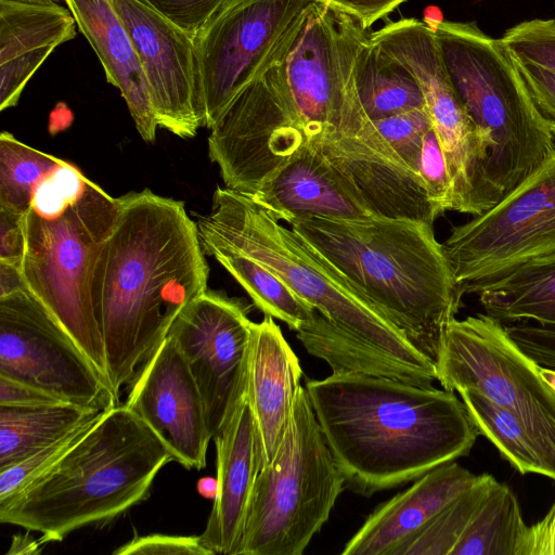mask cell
I'll list each match as a JSON object with an SVG mask.
<instances>
[{
  "mask_svg": "<svg viewBox=\"0 0 555 555\" xmlns=\"http://www.w3.org/2000/svg\"><path fill=\"white\" fill-rule=\"evenodd\" d=\"M351 16L317 5L210 128L208 154L225 188L255 194L360 99L356 62L370 36Z\"/></svg>",
  "mask_w": 555,
  "mask_h": 555,
  "instance_id": "obj_1",
  "label": "cell"
},
{
  "mask_svg": "<svg viewBox=\"0 0 555 555\" xmlns=\"http://www.w3.org/2000/svg\"><path fill=\"white\" fill-rule=\"evenodd\" d=\"M91 296L118 402L178 314L207 291L209 268L184 204L145 189L119 197Z\"/></svg>",
  "mask_w": 555,
  "mask_h": 555,
  "instance_id": "obj_2",
  "label": "cell"
},
{
  "mask_svg": "<svg viewBox=\"0 0 555 555\" xmlns=\"http://www.w3.org/2000/svg\"><path fill=\"white\" fill-rule=\"evenodd\" d=\"M305 388L345 485L365 496L466 456L480 435L454 391L361 373Z\"/></svg>",
  "mask_w": 555,
  "mask_h": 555,
  "instance_id": "obj_3",
  "label": "cell"
},
{
  "mask_svg": "<svg viewBox=\"0 0 555 555\" xmlns=\"http://www.w3.org/2000/svg\"><path fill=\"white\" fill-rule=\"evenodd\" d=\"M287 223L436 364L464 294L433 224L379 217Z\"/></svg>",
  "mask_w": 555,
  "mask_h": 555,
  "instance_id": "obj_4",
  "label": "cell"
},
{
  "mask_svg": "<svg viewBox=\"0 0 555 555\" xmlns=\"http://www.w3.org/2000/svg\"><path fill=\"white\" fill-rule=\"evenodd\" d=\"M170 461V450L152 428L117 404L59 461L0 501V521L39 532L40 543L63 541L144 501Z\"/></svg>",
  "mask_w": 555,
  "mask_h": 555,
  "instance_id": "obj_5",
  "label": "cell"
},
{
  "mask_svg": "<svg viewBox=\"0 0 555 555\" xmlns=\"http://www.w3.org/2000/svg\"><path fill=\"white\" fill-rule=\"evenodd\" d=\"M119 209V197L107 194L63 159L38 184L24 217L22 275L26 287L106 379L105 349L92 302L91 279Z\"/></svg>",
  "mask_w": 555,
  "mask_h": 555,
  "instance_id": "obj_6",
  "label": "cell"
},
{
  "mask_svg": "<svg viewBox=\"0 0 555 555\" xmlns=\"http://www.w3.org/2000/svg\"><path fill=\"white\" fill-rule=\"evenodd\" d=\"M196 224L205 253L225 248L254 259L341 330L436 379L433 361L292 228L281 224L249 194L217 188L210 214Z\"/></svg>",
  "mask_w": 555,
  "mask_h": 555,
  "instance_id": "obj_7",
  "label": "cell"
},
{
  "mask_svg": "<svg viewBox=\"0 0 555 555\" xmlns=\"http://www.w3.org/2000/svg\"><path fill=\"white\" fill-rule=\"evenodd\" d=\"M426 22L459 96L488 141L485 173L494 205L548 158L555 138L501 38L474 22Z\"/></svg>",
  "mask_w": 555,
  "mask_h": 555,
  "instance_id": "obj_8",
  "label": "cell"
},
{
  "mask_svg": "<svg viewBox=\"0 0 555 555\" xmlns=\"http://www.w3.org/2000/svg\"><path fill=\"white\" fill-rule=\"evenodd\" d=\"M344 486L300 386L281 444L257 475L237 555H301Z\"/></svg>",
  "mask_w": 555,
  "mask_h": 555,
  "instance_id": "obj_9",
  "label": "cell"
},
{
  "mask_svg": "<svg viewBox=\"0 0 555 555\" xmlns=\"http://www.w3.org/2000/svg\"><path fill=\"white\" fill-rule=\"evenodd\" d=\"M435 366L443 389L477 392L513 414L537 443L555 481V390L502 322L486 313L454 319Z\"/></svg>",
  "mask_w": 555,
  "mask_h": 555,
  "instance_id": "obj_10",
  "label": "cell"
},
{
  "mask_svg": "<svg viewBox=\"0 0 555 555\" xmlns=\"http://www.w3.org/2000/svg\"><path fill=\"white\" fill-rule=\"evenodd\" d=\"M455 282L499 276L555 253V151L496 204L456 225L442 243Z\"/></svg>",
  "mask_w": 555,
  "mask_h": 555,
  "instance_id": "obj_11",
  "label": "cell"
},
{
  "mask_svg": "<svg viewBox=\"0 0 555 555\" xmlns=\"http://www.w3.org/2000/svg\"><path fill=\"white\" fill-rule=\"evenodd\" d=\"M320 0H228L194 37L204 105L211 128L230 103Z\"/></svg>",
  "mask_w": 555,
  "mask_h": 555,
  "instance_id": "obj_12",
  "label": "cell"
},
{
  "mask_svg": "<svg viewBox=\"0 0 555 555\" xmlns=\"http://www.w3.org/2000/svg\"><path fill=\"white\" fill-rule=\"evenodd\" d=\"M0 375L83 408L119 404L105 376L27 287L0 298Z\"/></svg>",
  "mask_w": 555,
  "mask_h": 555,
  "instance_id": "obj_13",
  "label": "cell"
},
{
  "mask_svg": "<svg viewBox=\"0 0 555 555\" xmlns=\"http://www.w3.org/2000/svg\"><path fill=\"white\" fill-rule=\"evenodd\" d=\"M251 322L241 300L207 289L168 331L198 386L212 439L245 393Z\"/></svg>",
  "mask_w": 555,
  "mask_h": 555,
  "instance_id": "obj_14",
  "label": "cell"
},
{
  "mask_svg": "<svg viewBox=\"0 0 555 555\" xmlns=\"http://www.w3.org/2000/svg\"><path fill=\"white\" fill-rule=\"evenodd\" d=\"M310 144L374 217L434 223L421 177L392 150L360 101Z\"/></svg>",
  "mask_w": 555,
  "mask_h": 555,
  "instance_id": "obj_15",
  "label": "cell"
},
{
  "mask_svg": "<svg viewBox=\"0 0 555 555\" xmlns=\"http://www.w3.org/2000/svg\"><path fill=\"white\" fill-rule=\"evenodd\" d=\"M140 62L158 127L192 138L204 126L194 37L144 0H111Z\"/></svg>",
  "mask_w": 555,
  "mask_h": 555,
  "instance_id": "obj_16",
  "label": "cell"
},
{
  "mask_svg": "<svg viewBox=\"0 0 555 555\" xmlns=\"http://www.w3.org/2000/svg\"><path fill=\"white\" fill-rule=\"evenodd\" d=\"M125 404L163 440L173 461L186 469L206 466L212 438L204 401L182 352L168 335L139 370Z\"/></svg>",
  "mask_w": 555,
  "mask_h": 555,
  "instance_id": "obj_17",
  "label": "cell"
},
{
  "mask_svg": "<svg viewBox=\"0 0 555 555\" xmlns=\"http://www.w3.org/2000/svg\"><path fill=\"white\" fill-rule=\"evenodd\" d=\"M301 376L299 359L273 318L251 322L245 397L254 416L260 468L271 462L281 444Z\"/></svg>",
  "mask_w": 555,
  "mask_h": 555,
  "instance_id": "obj_18",
  "label": "cell"
},
{
  "mask_svg": "<svg viewBox=\"0 0 555 555\" xmlns=\"http://www.w3.org/2000/svg\"><path fill=\"white\" fill-rule=\"evenodd\" d=\"M214 440L217 490L199 539L211 555H237L253 488L260 469L255 422L245 393Z\"/></svg>",
  "mask_w": 555,
  "mask_h": 555,
  "instance_id": "obj_19",
  "label": "cell"
},
{
  "mask_svg": "<svg viewBox=\"0 0 555 555\" xmlns=\"http://www.w3.org/2000/svg\"><path fill=\"white\" fill-rule=\"evenodd\" d=\"M456 461L442 464L366 517L341 555H400L401 550L477 479Z\"/></svg>",
  "mask_w": 555,
  "mask_h": 555,
  "instance_id": "obj_20",
  "label": "cell"
},
{
  "mask_svg": "<svg viewBox=\"0 0 555 555\" xmlns=\"http://www.w3.org/2000/svg\"><path fill=\"white\" fill-rule=\"evenodd\" d=\"M250 196L279 221L301 218L352 221L374 217L310 143Z\"/></svg>",
  "mask_w": 555,
  "mask_h": 555,
  "instance_id": "obj_21",
  "label": "cell"
},
{
  "mask_svg": "<svg viewBox=\"0 0 555 555\" xmlns=\"http://www.w3.org/2000/svg\"><path fill=\"white\" fill-rule=\"evenodd\" d=\"M77 23L59 3L0 0V111L13 107L40 65L76 37Z\"/></svg>",
  "mask_w": 555,
  "mask_h": 555,
  "instance_id": "obj_22",
  "label": "cell"
},
{
  "mask_svg": "<svg viewBox=\"0 0 555 555\" xmlns=\"http://www.w3.org/2000/svg\"><path fill=\"white\" fill-rule=\"evenodd\" d=\"M78 29L98 55L107 81L124 98L142 139L153 142L158 122L127 30L111 0H64Z\"/></svg>",
  "mask_w": 555,
  "mask_h": 555,
  "instance_id": "obj_23",
  "label": "cell"
},
{
  "mask_svg": "<svg viewBox=\"0 0 555 555\" xmlns=\"http://www.w3.org/2000/svg\"><path fill=\"white\" fill-rule=\"evenodd\" d=\"M466 293L477 294L485 313L502 323L535 321L555 326V253L467 285Z\"/></svg>",
  "mask_w": 555,
  "mask_h": 555,
  "instance_id": "obj_24",
  "label": "cell"
},
{
  "mask_svg": "<svg viewBox=\"0 0 555 555\" xmlns=\"http://www.w3.org/2000/svg\"><path fill=\"white\" fill-rule=\"evenodd\" d=\"M311 356L325 361L332 373H361L431 387L435 378L341 330L323 314L314 315L296 331Z\"/></svg>",
  "mask_w": 555,
  "mask_h": 555,
  "instance_id": "obj_25",
  "label": "cell"
},
{
  "mask_svg": "<svg viewBox=\"0 0 555 555\" xmlns=\"http://www.w3.org/2000/svg\"><path fill=\"white\" fill-rule=\"evenodd\" d=\"M102 411L67 402L0 405V470L61 439Z\"/></svg>",
  "mask_w": 555,
  "mask_h": 555,
  "instance_id": "obj_26",
  "label": "cell"
},
{
  "mask_svg": "<svg viewBox=\"0 0 555 555\" xmlns=\"http://www.w3.org/2000/svg\"><path fill=\"white\" fill-rule=\"evenodd\" d=\"M356 88L360 102L373 120L426 107L413 74L370 36L360 47L356 62Z\"/></svg>",
  "mask_w": 555,
  "mask_h": 555,
  "instance_id": "obj_27",
  "label": "cell"
},
{
  "mask_svg": "<svg viewBox=\"0 0 555 555\" xmlns=\"http://www.w3.org/2000/svg\"><path fill=\"white\" fill-rule=\"evenodd\" d=\"M206 254L212 256L237 281L264 315L283 321L295 332L314 315L317 310L312 305L254 259L225 248H211Z\"/></svg>",
  "mask_w": 555,
  "mask_h": 555,
  "instance_id": "obj_28",
  "label": "cell"
},
{
  "mask_svg": "<svg viewBox=\"0 0 555 555\" xmlns=\"http://www.w3.org/2000/svg\"><path fill=\"white\" fill-rule=\"evenodd\" d=\"M526 527L516 494L498 481L451 555H515L517 541Z\"/></svg>",
  "mask_w": 555,
  "mask_h": 555,
  "instance_id": "obj_29",
  "label": "cell"
},
{
  "mask_svg": "<svg viewBox=\"0 0 555 555\" xmlns=\"http://www.w3.org/2000/svg\"><path fill=\"white\" fill-rule=\"evenodd\" d=\"M479 430L517 472L551 478L548 465L533 439L518 420L474 391L459 392Z\"/></svg>",
  "mask_w": 555,
  "mask_h": 555,
  "instance_id": "obj_30",
  "label": "cell"
},
{
  "mask_svg": "<svg viewBox=\"0 0 555 555\" xmlns=\"http://www.w3.org/2000/svg\"><path fill=\"white\" fill-rule=\"evenodd\" d=\"M63 159L33 149L12 133L0 134V207L25 215L38 184Z\"/></svg>",
  "mask_w": 555,
  "mask_h": 555,
  "instance_id": "obj_31",
  "label": "cell"
},
{
  "mask_svg": "<svg viewBox=\"0 0 555 555\" xmlns=\"http://www.w3.org/2000/svg\"><path fill=\"white\" fill-rule=\"evenodd\" d=\"M498 483L490 474L475 482L439 512L400 552V555H451L475 513Z\"/></svg>",
  "mask_w": 555,
  "mask_h": 555,
  "instance_id": "obj_32",
  "label": "cell"
},
{
  "mask_svg": "<svg viewBox=\"0 0 555 555\" xmlns=\"http://www.w3.org/2000/svg\"><path fill=\"white\" fill-rule=\"evenodd\" d=\"M374 124L399 157L418 175L424 138L433 127L427 108L398 113L375 120Z\"/></svg>",
  "mask_w": 555,
  "mask_h": 555,
  "instance_id": "obj_33",
  "label": "cell"
},
{
  "mask_svg": "<svg viewBox=\"0 0 555 555\" xmlns=\"http://www.w3.org/2000/svg\"><path fill=\"white\" fill-rule=\"evenodd\" d=\"M102 413L103 411L22 462L0 470V501L8 499L37 475L59 461L88 433Z\"/></svg>",
  "mask_w": 555,
  "mask_h": 555,
  "instance_id": "obj_34",
  "label": "cell"
},
{
  "mask_svg": "<svg viewBox=\"0 0 555 555\" xmlns=\"http://www.w3.org/2000/svg\"><path fill=\"white\" fill-rule=\"evenodd\" d=\"M501 40L516 59L555 72V20L521 22L507 29Z\"/></svg>",
  "mask_w": 555,
  "mask_h": 555,
  "instance_id": "obj_35",
  "label": "cell"
},
{
  "mask_svg": "<svg viewBox=\"0 0 555 555\" xmlns=\"http://www.w3.org/2000/svg\"><path fill=\"white\" fill-rule=\"evenodd\" d=\"M418 175L436 218L446 210H452L451 179L434 127L424 138Z\"/></svg>",
  "mask_w": 555,
  "mask_h": 555,
  "instance_id": "obj_36",
  "label": "cell"
},
{
  "mask_svg": "<svg viewBox=\"0 0 555 555\" xmlns=\"http://www.w3.org/2000/svg\"><path fill=\"white\" fill-rule=\"evenodd\" d=\"M188 35L195 37L228 0H144Z\"/></svg>",
  "mask_w": 555,
  "mask_h": 555,
  "instance_id": "obj_37",
  "label": "cell"
},
{
  "mask_svg": "<svg viewBox=\"0 0 555 555\" xmlns=\"http://www.w3.org/2000/svg\"><path fill=\"white\" fill-rule=\"evenodd\" d=\"M114 555H211L199 535L152 533L135 535L113 552Z\"/></svg>",
  "mask_w": 555,
  "mask_h": 555,
  "instance_id": "obj_38",
  "label": "cell"
},
{
  "mask_svg": "<svg viewBox=\"0 0 555 555\" xmlns=\"http://www.w3.org/2000/svg\"><path fill=\"white\" fill-rule=\"evenodd\" d=\"M514 60L538 112L555 138V72L515 56Z\"/></svg>",
  "mask_w": 555,
  "mask_h": 555,
  "instance_id": "obj_39",
  "label": "cell"
},
{
  "mask_svg": "<svg viewBox=\"0 0 555 555\" xmlns=\"http://www.w3.org/2000/svg\"><path fill=\"white\" fill-rule=\"evenodd\" d=\"M24 217L0 207V261L21 270L25 253Z\"/></svg>",
  "mask_w": 555,
  "mask_h": 555,
  "instance_id": "obj_40",
  "label": "cell"
},
{
  "mask_svg": "<svg viewBox=\"0 0 555 555\" xmlns=\"http://www.w3.org/2000/svg\"><path fill=\"white\" fill-rule=\"evenodd\" d=\"M515 555H555V501L542 519L526 527Z\"/></svg>",
  "mask_w": 555,
  "mask_h": 555,
  "instance_id": "obj_41",
  "label": "cell"
},
{
  "mask_svg": "<svg viewBox=\"0 0 555 555\" xmlns=\"http://www.w3.org/2000/svg\"><path fill=\"white\" fill-rule=\"evenodd\" d=\"M326 7L358 21L365 29L388 16L406 0H320Z\"/></svg>",
  "mask_w": 555,
  "mask_h": 555,
  "instance_id": "obj_42",
  "label": "cell"
},
{
  "mask_svg": "<svg viewBox=\"0 0 555 555\" xmlns=\"http://www.w3.org/2000/svg\"><path fill=\"white\" fill-rule=\"evenodd\" d=\"M64 402L29 385L0 375V405L29 406Z\"/></svg>",
  "mask_w": 555,
  "mask_h": 555,
  "instance_id": "obj_43",
  "label": "cell"
},
{
  "mask_svg": "<svg viewBox=\"0 0 555 555\" xmlns=\"http://www.w3.org/2000/svg\"><path fill=\"white\" fill-rule=\"evenodd\" d=\"M25 287L22 270L0 261V298Z\"/></svg>",
  "mask_w": 555,
  "mask_h": 555,
  "instance_id": "obj_44",
  "label": "cell"
},
{
  "mask_svg": "<svg viewBox=\"0 0 555 555\" xmlns=\"http://www.w3.org/2000/svg\"><path fill=\"white\" fill-rule=\"evenodd\" d=\"M31 3H59L60 0H16Z\"/></svg>",
  "mask_w": 555,
  "mask_h": 555,
  "instance_id": "obj_45",
  "label": "cell"
}]
</instances>
